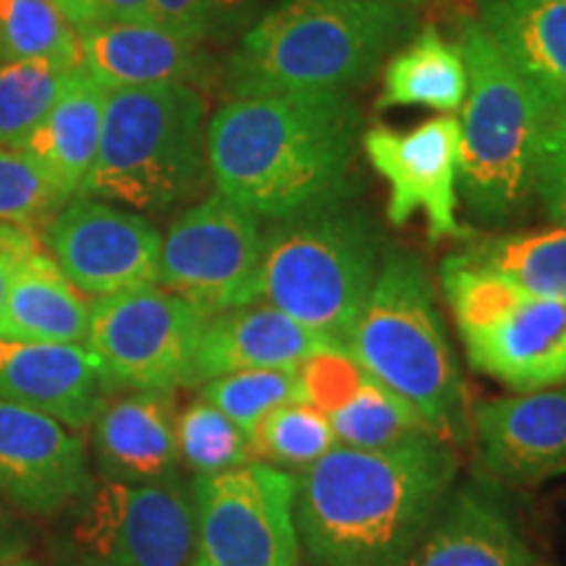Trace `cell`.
Segmentation results:
<instances>
[{
    "label": "cell",
    "instance_id": "33",
    "mask_svg": "<svg viewBox=\"0 0 566 566\" xmlns=\"http://www.w3.org/2000/svg\"><path fill=\"white\" fill-rule=\"evenodd\" d=\"M66 205L21 147H0V223H38Z\"/></svg>",
    "mask_w": 566,
    "mask_h": 566
},
{
    "label": "cell",
    "instance_id": "26",
    "mask_svg": "<svg viewBox=\"0 0 566 566\" xmlns=\"http://www.w3.org/2000/svg\"><path fill=\"white\" fill-rule=\"evenodd\" d=\"M467 95V69L457 42L424 24L407 45L388 55L378 108H428L454 113Z\"/></svg>",
    "mask_w": 566,
    "mask_h": 566
},
{
    "label": "cell",
    "instance_id": "6",
    "mask_svg": "<svg viewBox=\"0 0 566 566\" xmlns=\"http://www.w3.org/2000/svg\"><path fill=\"white\" fill-rule=\"evenodd\" d=\"M467 69L459 192L485 223L520 216L535 197V171L551 105L499 51L478 17L457 19Z\"/></svg>",
    "mask_w": 566,
    "mask_h": 566
},
{
    "label": "cell",
    "instance_id": "27",
    "mask_svg": "<svg viewBox=\"0 0 566 566\" xmlns=\"http://www.w3.org/2000/svg\"><path fill=\"white\" fill-rule=\"evenodd\" d=\"M464 263L483 268L535 296L566 302V229L501 233L459 252Z\"/></svg>",
    "mask_w": 566,
    "mask_h": 566
},
{
    "label": "cell",
    "instance_id": "12",
    "mask_svg": "<svg viewBox=\"0 0 566 566\" xmlns=\"http://www.w3.org/2000/svg\"><path fill=\"white\" fill-rule=\"evenodd\" d=\"M263 218L221 192L184 210L163 237L158 283L205 315L252 304Z\"/></svg>",
    "mask_w": 566,
    "mask_h": 566
},
{
    "label": "cell",
    "instance_id": "36",
    "mask_svg": "<svg viewBox=\"0 0 566 566\" xmlns=\"http://www.w3.org/2000/svg\"><path fill=\"white\" fill-rule=\"evenodd\" d=\"M208 3L210 38L218 42L239 40L263 13L271 0H205Z\"/></svg>",
    "mask_w": 566,
    "mask_h": 566
},
{
    "label": "cell",
    "instance_id": "13",
    "mask_svg": "<svg viewBox=\"0 0 566 566\" xmlns=\"http://www.w3.org/2000/svg\"><path fill=\"white\" fill-rule=\"evenodd\" d=\"M45 247L63 275L95 300L155 286L163 237L139 212L76 197L48 223Z\"/></svg>",
    "mask_w": 566,
    "mask_h": 566
},
{
    "label": "cell",
    "instance_id": "35",
    "mask_svg": "<svg viewBox=\"0 0 566 566\" xmlns=\"http://www.w3.org/2000/svg\"><path fill=\"white\" fill-rule=\"evenodd\" d=\"M153 24L179 38L208 42V3L205 0H150Z\"/></svg>",
    "mask_w": 566,
    "mask_h": 566
},
{
    "label": "cell",
    "instance_id": "1",
    "mask_svg": "<svg viewBox=\"0 0 566 566\" xmlns=\"http://www.w3.org/2000/svg\"><path fill=\"white\" fill-rule=\"evenodd\" d=\"M457 475V446L443 436L373 451L336 446L294 475L302 554L313 566H409Z\"/></svg>",
    "mask_w": 566,
    "mask_h": 566
},
{
    "label": "cell",
    "instance_id": "42",
    "mask_svg": "<svg viewBox=\"0 0 566 566\" xmlns=\"http://www.w3.org/2000/svg\"><path fill=\"white\" fill-rule=\"evenodd\" d=\"M0 566H40L38 562H30V558H11V562H0Z\"/></svg>",
    "mask_w": 566,
    "mask_h": 566
},
{
    "label": "cell",
    "instance_id": "17",
    "mask_svg": "<svg viewBox=\"0 0 566 566\" xmlns=\"http://www.w3.org/2000/svg\"><path fill=\"white\" fill-rule=\"evenodd\" d=\"M304 401L328 415L338 446L391 449L422 436H438L412 401L365 373L342 349L317 352L300 365Z\"/></svg>",
    "mask_w": 566,
    "mask_h": 566
},
{
    "label": "cell",
    "instance_id": "37",
    "mask_svg": "<svg viewBox=\"0 0 566 566\" xmlns=\"http://www.w3.org/2000/svg\"><path fill=\"white\" fill-rule=\"evenodd\" d=\"M42 242L27 223H0V304L9 292V281L17 265L30 254L40 252Z\"/></svg>",
    "mask_w": 566,
    "mask_h": 566
},
{
    "label": "cell",
    "instance_id": "8",
    "mask_svg": "<svg viewBox=\"0 0 566 566\" xmlns=\"http://www.w3.org/2000/svg\"><path fill=\"white\" fill-rule=\"evenodd\" d=\"M441 286L478 373L514 394L566 384V302L530 294L459 254L443 260Z\"/></svg>",
    "mask_w": 566,
    "mask_h": 566
},
{
    "label": "cell",
    "instance_id": "25",
    "mask_svg": "<svg viewBox=\"0 0 566 566\" xmlns=\"http://www.w3.org/2000/svg\"><path fill=\"white\" fill-rule=\"evenodd\" d=\"M87 328L90 304L51 254L40 250L21 260L0 304V338L82 344Z\"/></svg>",
    "mask_w": 566,
    "mask_h": 566
},
{
    "label": "cell",
    "instance_id": "9",
    "mask_svg": "<svg viewBox=\"0 0 566 566\" xmlns=\"http://www.w3.org/2000/svg\"><path fill=\"white\" fill-rule=\"evenodd\" d=\"M195 506L181 483L105 480L76 501L59 566H192Z\"/></svg>",
    "mask_w": 566,
    "mask_h": 566
},
{
    "label": "cell",
    "instance_id": "30",
    "mask_svg": "<svg viewBox=\"0 0 566 566\" xmlns=\"http://www.w3.org/2000/svg\"><path fill=\"white\" fill-rule=\"evenodd\" d=\"M74 69L55 61L0 63V147H21L59 101Z\"/></svg>",
    "mask_w": 566,
    "mask_h": 566
},
{
    "label": "cell",
    "instance_id": "40",
    "mask_svg": "<svg viewBox=\"0 0 566 566\" xmlns=\"http://www.w3.org/2000/svg\"><path fill=\"white\" fill-rule=\"evenodd\" d=\"M76 32L95 21V0H53Z\"/></svg>",
    "mask_w": 566,
    "mask_h": 566
},
{
    "label": "cell",
    "instance_id": "16",
    "mask_svg": "<svg viewBox=\"0 0 566 566\" xmlns=\"http://www.w3.org/2000/svg\"><path fill=\"white\" fill-rule=\"evenodd\" d=\"M480 472L501 485H537L566 470V384L472 407Z\"/></svg>",
    "mask_w": 566,
    "mask_h": 566
},
{
    "label": "cell",
    "instance_id": "11",
    "mask_svg": "<svg viewBox=\"0 0 566 566\" xmlns=\"http://www.w3.org/2000/svg\"><path fill=\"white\" fill-rule=\"evenodd\" d=\"M294 475L252 462L195 478L192 566H300Z\"/></svg>",
    "mask_w": 566,
    "mask_h": 566
},
{
    "label": "cell",
    "instance_id": "4",
    "mask_svg": "<svg viewBox=\"0 0 566 566\" xmlns=\"http://www.w3.org/2000/svg\"><path fill=\"white\" fill-rule=\"evenodd\" d=\"M384 247L378 223L349 197L271 221L252 302L271 304L344 352L386 260Z\"/></svg>",
    "mask_w": 566,
    "mask_h": 566
},
{
    "label": "cell",
    "instance_id": "18",
    "mask_svg": "<svg viewBox=\"0 0 566 566\" xmlns=\"http://www.w3.org/2000/svg\"><path fill=\"white\" fill-rule=\"evenodd\" d=\"M111 391L90 346L0 338V399L38 409L82 430L92 424Z\"/></svg>",
    "mask_w": 566,
    "mask_h": 566
},
{
    "label": "cell",
    "instance_id": "28",
    "mask_svg": "<svg viewBox=\"0 0 566 566\" xmlns=\"http://www.w3.org/2000/svg\"><path fill=\"white\" fill-rule=\"evenodd\" d=\"M11 61H55L80 69V32L53 0H0V63Z\"/></svg>",
    "mask_w": 566,
    "mask_h": 566
},
{
    "label": "cell",
    "instance_id": "39",
    "mask_svg": "<svg viewBox=\"0 0 566 566\" xmlns=\"http://www.w3.org/2000/svg\"><path fill=\"white\" fill-rule=\"evenodd\" d=\"M0 499V562L19 558L27 548V530L21 527L19 516Z\"/></svg>",
    "mask_w": 566,
    "mask_h": 566
},
{
    "label": "cell",
    "instance_id": "7",
    "mask_svg": "<svg viewBox=\"0 0 566 566\" xmlns=\"http://www.w3.org/2000/svg\"><path fill=\"white\" fill-rule=\"evenodd\" d=\"M208 179V101L200 90H108L101 147L80 197L166 212L200 195Z\"/></svg>",
    "mask_w": 566,
    "mask_h": 566
},
{
    "label": "cell",
    "instance_id": "38",
    "mask_svg": "<svg viewBox=\"0 0 566 566\" xmlns=\"http://www.w3.org/2000/svg\"><path fill=\"white\" fill-rule=\"evenodd\" d=\"M122 21V24H153L150 0H95V21Z\"/></svg>",
    "mask_w": 566,
    "mask_h": 566
},
{
    "label": "cell",
    "instance_id": "31",
    "mask_svg": "<svg viewBox=\"0 0 566 566\" xmlns=\"http://www.w3.org/2000/svg\"><path fill=\"white\" fill-rule=\"evenodd\" d=\"M176 443L179 459L197 478L252 464L250 436L205 399L176 415Z\"/></svg>",
    "mask_w": 566,
    "mask_h": 566
},
{
    "label": "cell",
    "instance_id": "43",
    "mask_svg": "<svg viewBox=\"0 0 566 566\" xmlns=\"http://www.w3.org/2000/svg\"><path fill=\"white\" fill-rule=\"evenodd\" d=\"M530 566H548V564H543V562H537V558L533 556V564H530Z\"/></svg>",
    "mask_w": 566,
    "mask_h": 566
},
{
    "label": "cell",
    "instance_id": "22",
    "mask_svg": "<svg viewBox=\"0 0 566 566\" xmlns=\"http://www.w3.org/2000/svg\"><path fill=\"white\" fill-rule=\"evenodd\" d=\"M108 90L87 69L69 74L59 101L21 150L38 163L63 202L80 197L101 147Z\"/></svg>",
    "mask_w": 566,
    "mask_h": 566
},
{
    "label": "cell",
    "instance_id": "15",
    "mask_svg": "<svg viewBox=\"0 0 566 566\" xmlns=\"http://www.w3.org/2000/svg\"><path fill=\"white\" fill-rule=\"evenodd\" d=\"M84 441L38 409L0 399V499L27 514H59L90 493Z\"/></svg>",
    "mask_w": 566,
    "mask_h": 566
},
{
    "label": "cell",
    "instance_id": "10",
    "mask_svg": "<svg viewBox=\"0 0 566 566\" xmlns=\"http://www.w3.org/2000/svg\"><path fill=\"white\" fill-rule=\"evenodd\" d=\"M208 315L160 286L101 296L90 304L87 346L111 388L174 394L192 386Z\"/></svg>",
    "mask_w": 566,
    "mask_h": 566
},
{
    "label": "cell",
    "instance_id": "20",
    "mask_svg": "<svg viewBox=\"0 0 566 566\" xmlns=\"http://www.w3.org/2000/svg\"><path fill=\"white\" fill-rule=\"evenodd\" d=\"M82 66L105 90L153 84H205L212 63L202 42L179 38L155 24L103 21L80 30Z\"/></svg>",
    "mask_w": 566,
    "mask_h": 566
},
{
    "label": "cell",
    "instance_id": "5",
    "mask_svg": "<svg viewBox=\"0 0 566 566\" xmlns=\"http://www.w3.org/2000/svg\"><path fill=\"white\" fill-rule=\"evenodd\" d=\"M344 352L375 380L412 401L438 436L457 449L470 443L467 386L420 258L386 252Z\"/></svg>",
    "mask_w": 566,
    "mask_h": 566
},
{
    "label": "cell",
    "instance_id": "21",
    "mask_svg": "<svg viewBox=\"0 0 566 566\" xmlns=\"http://www.w3.org/2000/svg\"><path fill=\"white\" fill-rule=\"evenodd\" d=\"M334 349L271 304L252 302L208 317L195 354L192 386L244 370L300 367Z\"/></svg>",
    "mask_w": 566,
    "mask_h": 566
},
{
    "label": "cell",
    "instance_id": "2",
    "mask_svg": "<svg viewBox=\"0 0 566 566\" xmlns=\"http://www.w3.org/2000/svg\"><path fill=\"white\" fill-rule=\"evenodd\" d=\"M363 111L346 92L289 90L229 97L208 122L216 192L263 221L352 197Z\"/></svg>",
    "mask_w": 566,
    "mask_h": 566
},
{
    "label": "cell",
    "instance_id": "32",
    "mask_svg": "<svg viewBox=\"0 0 566 566\" xmlns=\"http://www.w3.org/2000/svg\"><path fill=\"white\" fill-rule=\"evenodd\" d=\"M200 399L237 422L247 436L265 420L273 409L304 401L300 367L279 370H244L221 375L202 384Z\"/></svg>",
    "mask_w": 566,
    "mask_h": 566
},
{
    "label": "cell",
    "instance_id": "34",
    "mask_svg": "<svg viewBox=\"0 0 566 566\" xmlns=\"http://www.w3.org/2000/svg\"><path fill=\"white\" fill-rule=\"evenodd\" d=\"M535 197L546 210L548 221L566 229V105L551 108L537 153Z\"/></svg>",
    "mask_w": 566,
    "mask_h": 566
},
{
    "label": "cell",
    "instance_id": "3",
    "mask_svg": "<svg viewBox=\"0 0 566 566\" xmlns=\"http://www.w3.org/2000/svg\"><path fill=\"white\" fill-rule=\"evenodd\" d=\"M412 30L394 0H279L239 38L226 63L231 97L367 84Z\"/></svg>",
    "mask_w": 566,
    "mask_h": 566
},
{
    "label": "cell",
    "instance_id": "23",
    "mask_svg": "<svg viewBox=\"0 0 566 566\" xmlns=\"http://www.w3.org/2000/svg\"><path fill=\"white\" fill-rule=\"evenodd\" d=\"M525 541L480 485L451 491L409 566H530Z\"/></svg>",
    "mask_w": 566,
    "mask_h": 566
},
{
    "label": "cell",
    "instance_id": "41",
    "mask_svg": "<svg viewBox=\"0 0 566 566\" xmlns=\"http://www.w3.org/2000/svg\"><path fill=\"white\" fill-rule=\"evenodd\" d=\"M394 3L407 6V9H415V6H424V3H443V0H394Z\"/></svg>",
    "mask_w": 566,
    "mask_h": 566
},
{
    "label": "cell",
    "instance_id": "24",
    "mask_svg": "<svg viewBox=\"0 0 566 566\" xmlns=\"http://www.w3.org/2000/svg\"><path fill=\"white\" fill-rule=\"evenodd\" d=\"M478 19L551 108L566 105V0H480Z\"/></svg>",
    "mask_w": 566,
    "mask_h": 566
},
{
    "label": "cell",
    "instance_id": "29",
    "mask_svg": "<svg viewBox=\"0 0 566 566\" xmlns=\"http://www.w3.org/2000/svg\"><path fill=\"white\" fill-rule=\"evenodd\" d=\"M250 446L252 459L300 475L336 449L338 441L328 415L307 401H294L273 409L250 433Z\"/></svg>",
    "mask_w": 566,
    "mask_h": 566
},
{
    "label": "cell",
    "instance_id": "19",
    "mask_svg": "<svg viewBox=\"0 0 566 566\" xmlns=\"http://www.w3.org/2000/svg\"><path fill=\"white\" fill-rule=\"evenodd\" d=\"M92 449L111 483H179L181 459L171 394L132 391L105 401L92 420Z\"/></svg>",
    "mask_w": 566,
    "mask_h": 566
},
{
    "label": "cell",
    "instance_id": "14",
    "mask_svg": "<svg viewBox=\"0 0 566 566\" xmlns=\"http://www.w3.org/2000/svg\"><path fill=\"white\" fill-rule=\"evenodd\" d=\"M363 150L388 184V223L407 226L422 216L436 242L462 231L457 221L462 126L454 113H438L407 132L373 126L363 134Z\"/></svg>",
    "mask_w": 566,
    "mask_h": 566
}]
</instances>
